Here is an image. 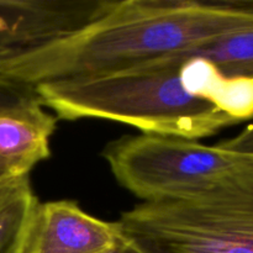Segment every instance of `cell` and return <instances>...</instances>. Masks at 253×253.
<instances>
[{
  "label": "cell",
  "instance_id": "cell-1",
  "mask_svg": "<svg viewBox=\"0 0 253 253\" xmlns=\"http://www.w3.org/2000/svg\"><path fill=\"white\" fill-rule=\"evenodd\" d=\"M253 25V0H113L73 34L0 56V77L36 85L127 71Z\"/></svg>",
  "mask_w": 253,
  "mask_h": 253
},
{
  "label": "cell",
  "instance_id": "cell-2",
  "mask_svg": "<svg viewBox=\"0 0 253 253\" xmlns=\"http://www.w3.org/2000/svg\"><path fill=\"white\" fill-rule=\"evenodd\" d=\"M34 88L40 104L62 120L101 119L142 133L195 141L239 124L190 91L173 56L118 73L44 82Z\"/></svg>",
  "mask_w": 253,
  "mask_h": 253
},
{
  "label": "cell",
  "instance_id": "cell-3",
  "mask_svg": "<svg viewBox=\"0 0 253 253\" xmlns=\"http://www.w3.org/2000/svg\"><path fill=\"white\" fill-rule=\"evenodd\" d=\"M116 224L141 253H253V156L200 194L141 203Z\"/></svg>",
  "mask_w": 253,
  "mask_h": 253
},
{
  "label": "cell",
  "instance_id": "cell-4",
  "mask_svg": "<svg viewBox=\"0 0 253 253\" xmlns=\"http://www.w3.org/2000/svg\"><path fill=\"white\" fill-rule=\"evenodd\" d=\"M103 156L120 185L142 203H155L200 194L253 155L188 138L140 133L111 141Z\"/></svg>",
  "mask_w": 253,
  "mask_h": 253
},
{
  "label": "cell",
  "instance_id": "cell-5",
  "mask_svg": "<svg viewBox=\"0 0 253 253\" xmlns=\"http://www.w3.org/2000/svg\"><path fill=\"white\" fill-rule=\"evenodd\" d=\"M113 0H0V56L37 48L78 31Z\"/></svg>",
  "mask_w": 253,
  "mask_h": 253
},
{
  "label": "cell",
  "instance_id": "cell-6",
  "mask_svg": "<svg viewBox=\"0 0 253 253\" xmlns=\"http://www.w3.org/2000/svg\"><path fill=\"white\" fill-rule=\"evenodd\" d=\"M121 240L116 222L88 214L73 200L39 202L30 217L22 253H105Z\"/></svg>",
  "mask_w": 253,
  "mask_h": 253
},
{
  "label": "cell",
  "instance_id": "cell-7",
  "mask_svg": "<svg viewBox=\"0 0 253 253\" xmlns=\"http://www.w3.org/2000/svg\"><path fill=\"white\" fill-rule=\"evenodd\" d=\"M57 120L40 101L0 114V170L10 178L26 177L46 161Z\"/></svg>",
  "mask_w": 253,
  "mask_h": 253
},
{
  "label": "cell",
  "instance_id": "cell-8",
  "mask_svg": "<svg viewBox=\"0 0 253 253\" xmlns=\"http://www.w3.org/2000/svg\"><path fill=\"white\" fill-rule=\"evenodd\" d=\"M39 203L29 175L0 184V253H22L30 217Z\"/></svg>",
  "mask_w": 253,
  "mask_h": 253
},
{
  "label": "cell",
  "instance_id": "cell-9",
  "mask_svg": "<svg viewBox=\"0 0 253 253\" xmlns=\"http://www.w3.org/2000/svg\"><path fill=\"white\" fill-rule=\"evenodd\" d=\"M184 53L209 61L226 77L253 78V25L216 37Z\"/></svg>",
  "mask_w": 253,
  "mask_h": 253
},
{
  "label": "cell",
  "instance_id": "cell-10",
  "mask_svg": "<svg viewBox=\"0 0 253 253\" xmlns=\"http://www.w3.org/2000/svg\"><path fill=\"white\" fill-rule=\"evenodd\" d=\"M39 101L35 88L0 77V114Z\"/></svg>",
  "mask_w": 253,
  "mask_h": 253
},
{
  "label": "cell",
  "instance_id": "cell-11",
  "mask_svg": "<svg viewBox=\"0 0 253 253\" xmlns=\"http://www.w3.org/2000/svg\"><path fill=\"white\" fill-rule=\"evenodd\" d=\"M217 146L232 152L253 155V119L241 132L229 140L221 141L217 143Z\"/></svg>",
  "mask_w": 253,
  "mask_h": 253
},
{
  "label": "cell",
  "instance_id": "cell-12",
  "mask_svg": "<svg viewBox=\"0 0 253 253\" xmlns=\"http://www.w3.org/2000/svg\"><path fill=\"white\" fill-rule=\"evenodd\" d=\"M105 253H141V252L138 251L137 249H135L133 246H131L128 242H126L125 240L123 239L118 246L114 247L113 250H110V251H108Z\"/></svg>",
  "mask_w": 253,
  "mask_h": 253
},
{
  "label": "cell",
  "instance_id": "cell-13",
  "mask_svg": "<svg viewBox=\"0 0 253 253\" xmlns=\"http://www.w3.org/2000/svg\"><path fill=\"white\" fill-rule=\"evenodd\" d=\"M11 179H15V178H10L9 175H6L5 173H2L1 170H0V184H1V183L7 182V180H11Z\"/></svg>",
  "mask_w": 253,
  "mask_h": 253
}]
</instances>
